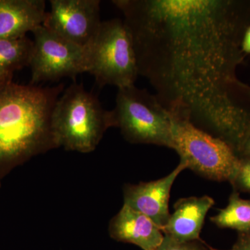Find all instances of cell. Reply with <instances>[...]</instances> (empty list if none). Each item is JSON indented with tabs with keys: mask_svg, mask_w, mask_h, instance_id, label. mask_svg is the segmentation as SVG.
<instances>
[{
	"mask_svg": "<svg viewBox=\"0 0 250 250\" xmlns=\"http://www.w3.org/2000/svg\"><path fill=\"white\" fill-rule=\"evenodd\" d=\"M187 169L180 161L173 171L163 178L139 184H126L123 188L124 205L141 212L162 229L170 217L169 200L174 181Z\"/></svg>",
	"mask_w": 250,
	"mask_h": 250,
	"instance_id": "9",
	"label": "cell"
},
{
	"mask_svg": "<svg viewBox=\"0 0 250 250\" xmlns=\"http://www.w3.org/2000/svg\"><path fill=\"white\" fill-rule=\"evenodd\" d=\"M156 250H216L206 244L202 240L180 242L164 235V241Z\"/></svg>",
	"mask_w": 250,
	"mask_h": 250,
	"instance_id": "15",
	"label": "cell"
},
{
	"mask_svg": "<svg viewBox=\"0 0 250 250\" xmlns=\"http://www.w3.org/2000/svg\"><path fill=\"white\" fill-rule=\"evenodd\" d=\"M115 126L126 141L173 149L172 116L155 95L135 85L118 88Z\"/></svg>",
	"mask_w": 250,
	"mask_h": 250,
	"instance_id": "5",
	"label": "cell"
},
{
	"mask_svg": "<svg viewBox=\"0 0 250 250\" xmlns=\"http://www.w3.org/2000/svg\"><path fill=\"white\" fill-rule=\"evenodd\" d=\"M42 25L69 42L85 49L103 21L99 0H50Z\"/></svg>",
	"mask_w": 250,
	"mask_h": 250,
	"instance_id": "8",
	"label": "cell"
},
{
	"mask_svg": "<svg viewBox=\"0 0 250 250\" xmlns=\"http://www.w3.org/2000/svg\"><path fill=\"white\" fill-rule=\"evenodd\" d=\"M238 156L240 159H250V133L242 145Z\"/></svg>",
	"mask_w": 250,
	"mask_h": 250,
	"instance_id": "18",
	"label": "cell"
},
{
	"mask_svg": "<svg viewBox=\"0 0 250 250\" xmlns=\"http://www.w3.org/2000/svg\"><path fill=\"white\" fill-rule=\"evenodd\" d=\"M124 15L137 59L164 107L238 152L250 132V111L237 103L241 86L239 8L227 0H113Z\"/></svg>",
	"mask_w": 250,
	"mask_h": 250,
	"instance_id": "1",
	"label": "cell"
},
{
	"mask_svg": "<svg viewBox=\"0 0 250 250\" xmlns=\"http://www.w3.org/2000/svg\"><path fill=\"white\" fill-rule=\"evenodd\" d=\"M214 205L213 199L207 195L180 199L174 205V213L162 229L163 233L177 241L201 240L206 216Z\"/></svg>",
	"mask_w": 250,
	"mask_h": 250,
	"instance_id": "11",
	"label": "cell"
},
{
	"mask_svg": "<svg viewBox=\"0 0 250 250\" xmlns=\"http://www.w3.org/2000/svg\"><path fill=\"white\" fill-rule=\"evenodd\" d=\"M85 72L100 86L118 88L134 85L139 76L132 34L124 20L103 21L96 36L84 49Z\"/></svg>",
	"mask_w": 250,
	"mask_h": 250,
	"instance_id": "4",
	"label": "cell"
},
{
	"mask_svg": "<svg viewBox=\"0 0 250 250\" xmlns=\"http://www.w3.org/2000/svg\"><path fill=\"white\" fill-rule=\"evenodd\" d=\"M230 184L235 191L250 194V159H241L238 172Z\"/></svg>",
	"mask_w": 250,
	"mask_h": 250,
	"instance_id": "16",
	"label": "cell"
},
{
	"mask_svg": "<svg viewBox=\"0 0 250 250\" xmlns=\"http://www.w3.org/2000/svg\"><path fill=\"white\" fill-rule=\"evenodd\" d=\"M241 51L250 54V25L247 28L241 41Z\"/></svg>",
	"mask_w": 250,
	"mask_h": 250,
	"instance_id": "19",
	"label": "cell"
},
{
	"mask_svg": "<svg viewBox=\"0 0 250 250\" xmlns=\"http://www.w3.org/2000/svg\"><path fill=\"white\" fill-rule=\"evenodd\" d=\"M115 126L113 111L75 81L59 97L51 117V129L57 147L90 153L96 149L108 128Z\"/></svg>",
	"mask_w": 250,
	"mask_h": 250,
	"instance_id": "3",
	"label": "cell"
},
{
	"mask_svg": "<svg viewBox=\"0 0 250 250\" xmlns=\"http://www.w3.org/2000/svg\"><path fill=\"white\" fill-rule=\"evenodd\" d=\"M34 50L30 65L31 84L57 81L64 77L75 80L85 72L84 49L79 47L43 25L32 31Z\"/></svg>",
	"mask_w": 250,
	"mask_h": 250,
	"instance_id": "7",
	"label": "cell"
},
{
	"mask_svg": "<svg viewBox=\"0 0 250 250\" xmlns=\"http://www.w3.org/2000/svg\"><path fill=\"white\" fill-rule=\"evenodd\" d=\"M43 0H0V40L27 36L43 24Z\"/></svg>",
	"mask_w": 250,
	"mask_h": 250,
	"instance_id": "12",
	"label": "cell"
},
{
	"mask_svg": "<svg viewBox=\"0 0 250 250\" xmlns=\"http://www.w3.org/2000/svg\"><path fill=\"white\" fill-rule=\"evenodd\" d=\"M1 80H1V79H0V81H1Z\"/></svg>",
	"mask_w": 250,
	"mask_h": 250,
	"instance_id": "20",
	"label": "cell"
},
{
	"mask_svg": "<svg viewBox=\"0 0 250 250\" xmlns=\"http://www.w3.org/2000/svg\"><path fill=\"white\" fill-rule=\"evenodd\" d=\"M231 250H250V234L238 233Z\"/></svg>",
	"mask_w": 250,
	"mask_h": 250,
	"instance_id": "17",
	"label": "cell"
},
{
	"mask_svg": "<svg viewBox=\"0 0 250 250\" xmlns=\"http://www.w3.org/2000/svg\"><path fill=\"white\" fill-rule=\"evenodd\" d=\"M210 220L218 228L250 234V200L241 198L239 192L233 190L228 206Z\"/></svg>",
	"mask_w": 250,
	"mask_h": 250,
	"instance_id": "14",
	"label": "cell"
},
{
	"mask_svg": "<svg viewBox=\"0 0 250 250\" xmlns=\"http://www.w3.org/2000/svg\"><path fill=\"white\" fill-rule=\"evenodd\" d=\"M172 116V149L180 156V161L205 178L231 183L241 164L233 148L188 120Z\"/></svg>",
	"mask_w": 250,
	"mask_h": 250,
	"instance_id": "6",
	"label": "cell"
},
{
	"mask_svg": "<svg viewBox=\"0 0 250 250\" xmlns=\"http://www.w3.org/2000/svg\"><path fill=\"white\" fill-rule=\"evenodd\" d=\"M34 41L27 36L0 40V79L12 80L15 71L30 65Z\"/></svg>",
	"mask_w": 250,
	"mask_h": 250,
	"instance_id": "13",
	"label": "cell"
},
{
	"mask_svg": "<svg viewBox=\"0 0 250 250\" xmlns=\"http://www.w3.org/2000/svg\"><path fill=\"white\" fill-rule=\"evenodd\" d=\"M108 231L113 239L143 250H157L164 238L162 229L150 218L125 205L112 218Z\"/></svg>",
	"mask_w": 250,
	"mask_h": 250,
	"instance_id": "10",
	"label": "cell"
},
{
	"mask_svg": "<svg viewBox=\"0 0 250 250\" xmlns=\"http://www.w3.org/2000/svg\"><path fill=\"white\" fill-rule=\"evenodd\" d=\"M63 84L21 85L0 81V171L57 148L51 117Z\"/></svg>",
	"mask_w": 250,
	"mask_h": 250,
	"instance_id": "2",
	"label": "cell"
}]
</instances>
